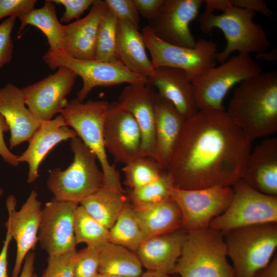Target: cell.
<instances>
[{
  "mask_svg": "<svg viewBox=\"0 0 277 277\" xmlns=\"http://www.w3.org/2000/svg\"><path fill=\"white\" fill-rule=\"evenodd\" d=\"M60 114L51 120L42 122L32 135L27 148L19 155L18 161L29 166L27 183H33L39 177L41 163L48 152L57 144L77 137Z\"/></svg>",
  "mask_w": 277,
  "mask_h": 277,
  "instance_id": "20",
  "label": "cell"
},
{
  "mask_svg": "<svg viewBox=\"0 0 277 277\" xmlns=\"http://www.w3.org/2000/svg\"><path fill=\"white\" fill-rule=\"evenodd\" d=\"M35 259V254L33 251H30L28 253L24 259L22 270L18 277H32Z\"/></svg>",
  "mask_w": 277,
  "mask_h": 277,
  "instance_id": "46",
  "label": "cell"
},
{
  "mask_svg": "<svg viewBox=\"0 0 277 277\" xmlns=\"http://www.w3.org/2000/svg\"><path fill=\"white\" fill-rule=\"evenodd\" d=\"M232 187L230 204L211 221L209 228L224 234L241 227L277 223V196L262 193L241 180Z\"/></svg>",
  "mask_w": 277,
  "mask_h": 277,
  "instance_id": "11",
  "label": "cell"
},
{
  "mask_svg": "<svg viewBox=\"0 0 277 277\" xmlns=\"http://www.w3.org/2000/svg\"><path fill=\"white\" fill-rule=\"evenodd\" d=\"M107 8L105 0H95L87 15L65 25L66 53L80 60H95L97 30Z\"/></svg>",
  "mask_w": 277,
  "mask_h": 277,
  "instance_id": "23",
  "label": "cell"
},
{
  "mask_svg": "<svg viewBox=\"0 0 277 277\" xmlns=\"http://www.w3.org/2000/svg\"><path fill=\"white\" fill-rule=\"evenodd\" d=\"M227 2L232 6L258 12L266 16H271L273 14L263 0H227Z\"/></svg>",
  "mask_w": 277,
  "mask_h": 277,
  "instance_id": "43",
  "label": "cell"
},
{
  "mask_svg": "<svg viewBox=\"0 0 277 277\" xmlns=\"http://www.w3.org/2000/svg\"><path fill=\"white\" fill-rule=\"evenodd\" d=\"M117 22L116 16L108 8L97 30L95 60L103 62L118 60L116 54Z\"/></svg>",
  "mask_w": 277,
  "mask_h": 277,
  "instance_id": "35",
  "label": "cell"
},
{
  "mask_svg": "<svg viewBox=\"0 0 277 277\" xmlns=\"http://www.w3.org/2000/svg\"><path fill=\"white\" fill-rule=\"evenodd\" d=\"M100 249L88 245L77 251L74 277H94L98 273Z\"/></svg>",
  "mask_w": 277,
  "mask_h": 277,
  "instance_id": "37",
  "label": "cell"
},
{
  "mask_svg": "<svg viewBox=\"0 0 277 277\" xmlns=\"http://www.w3.org/2000/svg\"><path fill=\"white\" fill-rule=\"evenodd\" d=\"M136 253L107 241L100 246L98 273L125 277H140L144 272Z\"/></svg>",
  "mask_w": 277,
  "mask_h": 277,
  "instance_id": "29",
  "label": "cell"
},
{
  "mask_svg": "<svg viewBox=\"0 0 277 277\" xmlns=\"http://www.w3.org/2000/svg\"><path fill=\"white\" fill-rule=\"evenodd\" d=\"M252 188L277 196V138H266L251 150L241 179Z\"/></svg>",
  "mask_w": 277,
  "mask_h": 277,
  "instance_id": "22",
  "label": "cell"
},
{
  "mask_svg": "<svg viewBox=\"0 0 277 277\" xmlns=\"http://www.w3.org/2000/svg\"><path fill=\"white\" fill-rule=\"evenodd\" d=\"M156 91L148 85L128 84L117 102L134 118L142 135L143 156L154 159L155 153V100Z\"/></svg>",
  "mask_w": 277,
  "mask_h": 277,
  "instance_id": "18",
  "label": "cell"
},
{
  "mask_svg": "<svg viewBox=\"0 0 277 277\" xmlns=\"http://www.w3.org/2000/svg\"><path fill=\"white\" fill-rule=\"evenodd\" d=\"M147 85L156 88V92L169 101L185 120L199 110L191 81L181 69L168 67L155 68L153 74L147 78Z\"/></svg>",
  "mask_w": 277,
  "mask_h": 277,
  "instance_id": "19",
  "label": "cell"
},
{
  "mask_svg": "<svg viewBox=\"0 0 277 277\" xmlns=\"http://www.w3.org/2000/svg\"><path fill=\"white\" fill-rule=\"evenodd\" d=\"M146 48L138 29L127 22L118 20L116 41L117 60L131 72L148 78L153 74L154 69Z\"/></svg>",
  "mask_w": 277,
  "mask_h": 277,
  "instance_id": "26",
  "label": "cell"
},
{
  "mask_svg": "<svg viewBox=\"0 0 277 277\" xmlns=\"http://www.w3.org/2000/svg\"><path fill=\"white\" fill-rule=\"evenodd\" d=\"M223 234L208 228L186 232L173 273L180 277H235Z\"/></svg>",
  "mask_w": 277,
  "mask_h": 277,
  "instance_id": "6",
  "label": "cell"
},
{
  "mask_svg": "<svg viewBox=\"0 0 277 277\" xmlns=\"http://www.w3.org/2000/svg\"><path fill=\"white\" fill-rule=\"evenodd\" d=\"M94 277H125L120 275L97 273Z\"/></svg>",
  "mask_w": 277,
  "mask_h": 277,
  "instance_id": "50",
  "label": "cell"
},
{
  "mask_svg": "<svg viewBox=\"0 0 277 277\" xmlns=\"http://www.w3.org/2000/svg\"><path fill=\"white\" fill-rule=\"evenodd\" d=\"M141 33L150 54L154 69L160 67L180 69L184 71L192 81L216 66L217 45L211 41L200 38L194 47L189 48L161 40L148 25L142 29Z\"/></svg>",
  "mask_w": 277,
  "mask_h": 277,
  "instance_id": "10",
  "label": "cell"
},
{
  "mask_svg": "<svg viewBox=\"0 0 277 277\" xmlns=\"http://www.w3.org/2000/svg\"><path fill=\"white\" fill-rule=\"evenodd\" d=\"M140 277H175L171 274L160 273L155 271H146L144 272Z\"/></svg>",
  "mask_w": 277,
  "mask_h": 277,
  "instance_id": "49",
  "label": "cell"
},
{
  "mask_svg": "<svg viewBox=\"0 0 277 277\" xmlns=\"http://www.w3.org/2000/svg\"><path fill=\"white\" fill-rule=\"evenodd\" d=\"M165 170L154 159L142 156L125 165L124 183L128 189H138L157 179Z\"/></svg>",
  "mask_w": 277,
  "mask_h": 277,
  "instance_id": "34",
  "label": "cell"
},
{
  "mask_svg": "<svg viewBox=\"0 0 277 277\" xmlns=\"http://www.w3.org/2000/svg\"><path fill=\"white\" fill-rule=\"evenodd\" d=\"M256 58L258 60L267 62H274L277 58L276 48H274L269 51L264 52L256 54Z\"/></svg>",
  "mask_w": 277,
  "mask_h": 277,
  "instance_id": "48",
  "label": "cell"
},
{
  "mask_svg": "<svg viewBox=\"0 0 277 277\" xmlns=\"http://www.w3.org/2000/svg\"><path fill=\"white\" fill-rule=\"evenodd\" d=\"M0 113L9 127L10 149L28 142L42 123L26 107L22 89L10 83L0 87Z\"/></svg>",
  "mask_w": 277,
  "mask_h": 277,
  "instance_id": "21",
  "label": "cell"
},
{
  "mask_svg": "<svg viewBox=\"0 0 277 277\" xmlns=\"http://www.w3.org/2000/svg\"><path fill=\"white\" fill-rule=\"evenodd\" d=\"M77 76L70 69L59 67L53 74L22 88L26 105L41 122L53 118L67 105Z\"/></svg>",
  "mask_w": 277,
  "mask_h": 277,
  "instance_id": "13",
  "label": "cell"
},
{
  "mask_svg": "<svg viewBox=\"0 0 277 277\" xmlns=\"http://www.w3.org/2000/svg\"><path fill=\"white\" fill-rule=\"evenodd\" d=\"M126 193L103 187L79 204L93 218L109 229L128 202Z\"/></svg>",
  "mask_w": 277,
  "mask_h": 277,
  "instance_id": "30",
  "label": "cell"
},
{
  "mask_svg": "<svg viewBox=\"0 0 277 277\" xmlns=\"http://www.w3.org/2000/svg\"><path fill=\"white\" fill-rule=\"evenodd\" d=\"M16 18L14 16L9 17L0 23V70L12 58L13 44L11 33Z\"/></svg>",
  "mask_w": 277,
  "mask_h": 277,
  "instance_id": "38",
  "label": "cell"
},
{
  "mask_svg": "<svg viewBox=\"0 0 277 277\" xmlns=\"http://www.w3.org/2000/svg\"><path fill=\"white\" fill-rule=\"evenodd\" d=\"M18 19L21 22L18 34L26 26H33L39 29L46 37L50 46L48 50L51 52L63 50L65 25L58 21L55 4L51 0L45 1L42 7L34 8Z\"/></svg>",
  "mask_w": 277,
  "mask_h": 277,
  "instance_id": "28",
  "label": "cell"
},
{
  "mask_svg": "<svg viewBox=\"0 0 277 277\" xmlns=\"http://www.w3.org/2000/svg\"><path fill=\"white\" fill-rule=\"evenodd\" d=\"M74 232L77 244L100 246L108 241L109 229L90 215L80 204L74 217Z\"/></svg>",
  "mask_w": 277,
  "mask_h": 277,
  "instance_id": "32",
  "label": "cell"
},
{
  "mask_svg": "<svg viewBox=\"0 0 277 277\" xmlns=\"http://www.w3.org/2000/svg\"><path fill=\"white\" fill-rule=\"evenodd\" d=\"M186 234L179 229L146 239L135 252L143 267L147 271L173 274Z\"/></svg>",
  "mask_w": 277,
  "mask_h": 277,
  "instance_id": "24",
  "label": "cell"
},
{
  "mask_svg": "<svg viewBox=\"0 0 277 277\" xmlns=\"http://www.w3.org/2000/svg\"><path fill=\"white\" fill-rule=\"evenodd\" d=\"M16 200L10 195L6 200L8 219L6 227L16 243V254L11 277H18L24 259L31 250H34L38 241L40 225L41 202L37 193L32 190L18 211L15 209Z\"/></svg>",
  "mask_w": 277,
  "mask_h": 277,
  "instance_id": "17",
  "label": "cell"
},
{
  "mask_svg": "<svg viewBox=\"0 0 277 277\" xmlns=\"http://www.w3.org/2000/svg\"><path fill=\"white\" fill-rule=\"evenodd\" d=\"M168 194L181 211V229L190 232L209 228L211 221L228 207L233 190L229 186L193 189L171 187Z\"/></svg>",
  "mask_w": 277,
  "mask_h": 277,
  "instance_id": "12",
  "label": "cell"
},
{
  "mask_svg": "<svg viewBox=\"0 0 277 277\" xmlns=\"http://www.w3.org/2000/svg\"><path fill=\"white\" fill-rule=\"evenodd\" d=\"M105 148L115 162L126 164L142 154V135L133 116L117 102L109 104L104 125Z\"/></svg>",
  "mask_w": 277,
  "mask_h": 277,
  "instance_id": "15",
  "label": "cell"
},
{
  "mask_svg": "<svg viewBox=\"0 0 277 277\" xmlns=\"http://www.w3.org/2000/svg\"><path fill=\"white\" fill-rule=\"evenodd\" d=\"M70 145L73 162L66 169L49 170L47 185L54 199L79 204L104 187V177L95 154L80 138L71 139Z\"/></svg>",
  "mask_w": 277,
  "mask_h": 277,
  "instance_id": "5",
  "label": "cell"
},
{
  "mask_svg": "<svg viewBox=\"0 0 277 277\" xmlns=\"http://www.w3.org/2000/svg\"><path fill=\"white\" fill-rule=\"evenodd\" d=\"M12 239L11 233L10 230L7 228L6 238L0 252V277H8L7 273V256L9 244Z\"/></svg>",
  "mask_w": 277,
  "mask_h": 277,
  "instance_id": "45",
  "label": "cell"
},
{
  "mask_svg": "<svg viewBox=\"0 0 277 277\" xmlns=\"http://www.w3.org/2000/svg\"><path fill=\"white\" fill-rule=\"evenodd\" d=\"M55 4L61 5L65 7L61 22L68 23L74 19L79 17L90 7L95 0H51Z\"/></svg>",
  "mask_w": 277,
  "mask_h": 277,
  "instance_id": "40",
  "label": "cell"
},
{
  "mask_svg": "<svg viewBox=\"0 0 277 277\" xmlns=\"http://www.w3.org/2000/svg\"><path fill=\"white\" fill-rule=\"evenodd\" d=\"M133 1L139 14L148 21L157 14L164 2V0Z\"/></svg>",
  "mask_w": 277,
  "mask_h": 277,
  "instance_id": "44",
  "label": "cell"
},
{
  "mask_svg": "<svg viewBox=\"0 0 277 277\" xmlns=\"http://www.w3.org/2000/svg\"><path fill=\"white\" fill-rule=\"evenodd\" d=\"M205 9L198 17L201 30L205 33L214 28L220 29L227 44L218 52L216 61L223 63L235 52L238 54H256L266 51L270 45L263 28L254 22L255 12L235 7L227 0H206Z\"/></svg>",
  "mask_w": 277,
  "mask_h": 277,
  "instance_id": "3",
  "label": "cell"
},
{
  "mask_svg": "<svg viewBox=\"0 0 277 277\" xmlns=\"http://www.w3.org/2000/svg\"><path fill=\"white\" fill-rule=\"evenodd\" d=\"M4 190L0 188V196L3 194Z\"/></svg>",
  "mask_w": 277,
  "mask_h": 277,
  "instance_id": "51",
  "label": "cell"
},
{
  "mask_svg": "<svg viewBox=\"0 0 277 277\" xmlns=\"http://www.w3.org/2000/svg\"><path fill=\"white\" fill-rule=\"evenodd\" d=\"M36 0H0V20L6 17H20L34 9Z\"/></svg>",
  "mask_w": 277,
  "mask_h": 277,
  "instance_id": "41",
  "label": "cell"
},
{
  "mask_svg": "<svg viewBox=\"0 0 277 277\" xmlns=\"http://www.w3.org/2000/svg\"><path fill=\"white\" fill-rule=\"evenodd\" d=\"M251 140L277 130V72H261L240 82L226 111Z\"/></svg>",
  "mask_w": 277,
  "mask_h": 277,
  "instance_id": "2",
  "label": "cell"
},
{
  "mask_svg": "<svg viewBox=\"0 0 277 277\" xmlns=\"http://www.w3.org/2000/svg\"><path fill=\"white\" fill-rule=\"evenodd\" d=\"M109 103L104 100L68 102L60 114L67 125L95 154L104 177V187L126 193L119 172L111 165L107 155L104 138V125Z\"/></svg>",
  "mask_w": 277,
  "mask_h": 277,
  "instance_id": "4",
  "label": "cell"
},
{
  "mask_svg": "<svg viewBox=\"0 0 277 277\" xmlns=\"http://www.w3.org/2000/svg\"><path fill=\"white\" fill-rule=\"evenodd\" d=\"M262 72L249 54L230 56L191 81L199 110H224L223 101L234 85Z\"/></svg>",
  "mask_w": 277,
  "mask_h": 277,
  "instance_id": "8",
  "label": "cell"
},
{
  "mask_svg": "<svg viewBox=\"0 0 277 277\" xmlns=\"http://www.w3.org/2000/svg\"><path fill=\"white\" fill-rule=\"evenodd\" d=\"M132 207L145 239L181 229V212L170 196L149 207Z\"/></svg>",
  "mask_w": 277,
  "mask_h": 277,
  "instance_id": "27",
  "label": "cell"
},
{
  "mask_svg": "<svg viewBox=\"0 0 277 277\" xmlns=\"http://www.w3.org/2000/svg\"><path fill=\"white\" fill-rule=\"evenodd\" d=\"M32 277H38V276H37V275H36V274L33 273V275H32Z\"/></svg>",
  "mask_w": 277,
  "mask_h": 277,
  "instance_id": "52",
  "label": "cell"
},
{
  "mask_svg": "<svg viewBox=\"0 0 277 277\" xmlns=\"http://www.w3.org/2000/svg\"><path fill=\"white\" fill-rule=\"evenodd\" d=\"M78 205L54 198L42 209L37 238L49 255L76 249L74 217Z\"/></svg>",
  "mask_w": 277,
  "mask_h": 277,
  "instance_id": "16",
  "label": "cell"
},
{
  "mask_svg": "<svg viewBox=\"0 0 277 277\" xmlns=\"http://www.w3.org/2000/svg\"><path fill=\"white\" fill-rule=\"evenodd\" d=\"M43 60L51 69L65 67L71 70L83 81L77 99L84 102L96 87L111 86L123 83L146 85L147 78L128 70L120 61L103 62L96 60H80L73 57L63 50L51 52L43 55Z\"/></svg>",
  "mask_w": 277,
  "mask_h": 277,
  "instance_id": "9",
  "label": "cell"
},
{
  "mask_svg": "<svg viewBox=\"0 0 277 277\" xmlns=\"http://www.w3.org/2000/svg\"><path fill=\"white\" fill-rule=\"evenodd\" d=\"M9 130V126L2 114L0 113V155L4 161L13 167L17 166L18 155L13 153L7 146L4 138L5 132Z\"/></svg>",
  "mask_w": 277,
  "mask_h": 277,
  "instance_id": "42",
  "label": "cell"
},
{
  "mask_svg": "<svg viewBox=\"0 0 277 277\" xmlns=\"http://www.w3.org/2000/svg\"><path fill=\"white\" fill-rule=\"evenodd\" d=\"M145 240L143 230L128 202L113 225L109 229L108 241L134 252Z\"/></svg>",
  "mask_w": 277,
  "mask_h": 277,
  "instance_id": "31",
  "label": "cell"
},
{
  "mask_svg": "<svg viewBox=\"0 0 277 277\" xmlns=\"http://www.w3.org/2000/svg\"><path fill=\"white\" fill-rule=\"evenodd\" d=\"M107 7L118 20L127 22L139 29L140 14L133 0H105Z\"/></svg>",
  "mask_w": 277,
  "mask_h": 277,
  "instance_id": "39",
  "label": "cell"
},
{
  "mask_svg": "<svg viewBox=\"0 0 277 277\" xmlns=\"http://www.w3.org/2000/svg\"><path fill=\"white\" fill-rule=\"evenodd\" d=\"M185 121L173 105L156 92L154 159L164 170L169 164Z\"/></svg>",
  "mask_w": 277,
  "mask_h": 277,
  "instance_id": "25",
  "label": "cell"
},
{
  "mask_svg": "<svg viewBox=\"0 0 277 277\" xmlns=\"http://www.w3.org/2000/svg\"><path fill=\"white\" fill-rule=\"evenodd\" d=\"M254 277H277V255H274L269 263L259 270Z\"/></svg>",
  "mask_w": 277,
  "mask_h": 277,
  "instance_id": "47",
  "label": "cell"
},
{
  "mask_svg": "<svg viewBox=\"0 0 277 277\" xmlns=\"http://www.w3.org/2000/svg\"><path fill=\"white\" fill-rule=\"evenodd\" d=\"M235 277H254L271 261L277 247V224L241 227L223 234Z\"/></svg>",
  "mask_w": 277,
  "mask_h": 277,
  "instance_id": "7",
  "label": "cell"
},
{
  "mask_svg": "<svg viewBox=\"0 0 277 277\" xmlns=\"http://www.w3.org/2000/svg\"><path fill=\"white\" fill-rule=\"evenodd\" d=\"M252 140L225 110H199L185 121L166 171L173 187H232L241 180Z\"/></svg>",
  "mask_w": 277,
  "mask_h": 277,
  "instance_id": "1",
  "label": "cell"
},
{
  "mask_svg": "<svg viewBox=\"0 0 277 277\" xmlns=\"http://www.w3.org/2000/svg\"><path fill=\"white\" fill-rule=\"evenodd\" d=\"M203 0H164L157 14L148 21L154 35L169 44L192 48L196 41L190 24L199 13Z\"/></svg>",
  "mask_w": 277,
  "mask_h": 277,
  "instance_id": "14",
  "label": "cell"
},
{
  "mask_svg": "<svg viewBox=\"0 0 277 277\" xmlns=\"http://www.w3.org/2000/svg\"><path fill=\"white\" fill-rule=\"evenodd\" d=\"M77 251L75 249L49 255L47 266L41 277H74Z\"/></svg>",
  "mask_w": 277,
  "mask_h": 277,
  "instance_id": "36",
  "label": "cell"
},
{
  "mask_svg": "<svg viewBox=\"0 0 277 277\" xmlns=\"http://www.w3.org/2000/svg\"><path fill=\"white\" fill-rule=\"evenodd\" d=\"M173 187L171 178L165 170L152 182L136 189L126 191L128 200L135 208L149 207L170 197L168 190Z\"/></svg>",
  "mask_w": 277,
  "mask_h": 277,
  "instance_id": "33",
  "label": "cell"
}]
</instances>
